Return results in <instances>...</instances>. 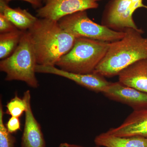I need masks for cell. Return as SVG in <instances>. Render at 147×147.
<instances>
[{"label":"cell","instance_id":"6da1fadb","mask_svg":"<svg viewBox=\"0 0 147 147\" xmlns=\"http://www.w3.org/2000/svg\"><path fill=\"white\" fill-rule=\"evenodd\" d=\"M28 32L39 65L55 66L57 62L68 53L76 38L61 27L57 21L38 19Z\"/></svg>","mask_w":147,"mask_h":147},{"label":"cell","instance_id":"7a4b0ae2","mask_svg":"<svg viewBox=\"0 0 147 147\" xmlns=\"http://www.w3.org/2000/svg\"><path fill=\"white\" fill-rule=\"evenodd\" d=\"M124 36L110 42L105 56L94 71L104 77L118 76L127 67L137 61L147 59V38L142 29H127Z\"/></svg>","mask_w":147,"mask_h":147},{"label":"cell","instance_id":"3957f363","mask_svg":"<svg viewBox=\"0 0 147 147\" xmlns=\"http://www.w3.org/2000/svg\"><path fill=\"white\" fill-rule=\"evenodd\" d=\"M110 42L77 38L70 51L56 63L58 68L71 73H92L108 51Z\"/></svg>","mask_w":147,"mask_h":147},{"label":"cell","instance_id":"277c9868","mask_svg":"<svg viewBox=\"0 0 147 147\" xmlns=\"http://www.w3.org/2000/svg\"><path fill=\"white\" fill-rule=\"evenodd\" d=\"M37 65L31 40L26 31L12 55L0 62V70L6 74L5 81H22L29 86L36 88L39 86L35 75Z\"/></svg>","mask_w":147,"mask_h":147},{"label":"cell","instance_id":"5b68a950","mask_svg":"<svg viewBox=\"0 0 147 147\" xmlns=\"http://www.w3.org/2000/svg\"><path fill=\"white\" fill-rule=\"evenodd\" d=\"M58 22L63 29L76 38L85 37L111 42L121 39L125 34L92 21L86 11L65 16Z\"/></svg>","mask_w":147,"mask_h":147},{"label":"cell","instance_id":"8992f818","mask_svg":"<svg viewBox=\"0 0 147 147\" xmlns=\"http://www.w3.org/2000/svg\"><path fill=\"white\" fill-rule=\"evenodd\" d=\"M143 0H110L102 13L101 25L118 32L127 29H138L133 18L137 9L147 6Z\"/></svg>","mask_w":147,"mask_h":147},{"label":"cell","instance_id":"52a82bcc","mask_svg":"<svg viewBox=\"0 0 147 147\" xmlns=\"http://www.w3.org/2000/svg\"><path fill=\"white\" fill-rule=\"evenodd\" d=\"M44 3L36 9L37 17L57 22L67 15L98 7L95 0H44Z\"/></svg>","mask_w":147,"mask_h":147},{"label":"cell","instance_id":"ba28073f","mask_svg":"<svg viewBox=\"0 0 147 147\" xmlns=\"http://www.w3.org/2000/svg\"><path fill=\"white\" fill-rule=\"evenodd\" d=\"M36 71L38 73L50 74L65 77L88 89L102 93L111 83L107 81L104 76L94 72L86 74L71 73L55 66L37 64Z\"/></svg>","mask_w":147,"mask_h":147},{"label":"cell","instance_id":"9c48e42d","mask_svg":"<svg viewBox=\"0 0 147 147\" xmlns=\"http://www.w3.org/2000/svg\"><path fill=\"white\" fill-rule=\"evenodd\" d=\"M111 100L126 104L133 110L147 107V93L127 86L120 82L112 83L102 93Z\"/></svg>","mask_w":147,"mask_h":147},{"label":"cell","instance_id":"30bf717a","mask_svg":"<svg viewBox=\"0 0 147 147\" xmlns=\"http://www.w3.org/2000/svg\"><path fill=\"white\" fill-rule=\"evenodd\" d=\"M116 137L147 138V107L133 110L120 126L106 131Z\"/></svg>","mask_w":147,"mask_h":147},{"label":"cell","instance_id":"8fae6325","mask_svg":"<svg viewBox=\"0 0 147 147\" xmlns=\"http://www.w3.org/2000/svg\"><path fill=\"white\" fill-rule=\"evenodd\" d=\"M24 97L27 104L25 122L21 138V147H45V142L41 127L33 113L31 105V94L28 90Z\"/></svg>","mask_w":147,"mask_h":147},{"label":"cell","instance_id":"7c38bea8","mask_svg":"<svg viewBox=\"0 0 147 147\" xmlns=\"http://www.w3.org/2000/svg\"><path fill=\"white\" fill-rule=\"evenodd\" d=\"M118 76L119 81L122 84L147 93V59L130 65Z\"/></svg>","mask_w":147,"mask_h":147},{"label":"cell","instance_id":"4fadbf2b","mask_svg":"<svg viewBox=\"0 0 147 147\" xmlns=\"http://www.w3.org/2000/svg\"><path fill=\"white\" fill-rule=\"evenodd\" d=\"M0 13L8 18L17 29L23 31L28 30L38 19L26 9L11 8L4 0H0Z\"/></svg>","mask_w":147,"mask_h":147},{"label":"cell","instance_id":"5bb4252c","mask_svg":"<svg viewBox=\"0 0 147 147\" xmlns=\"http://www.w3.org/2000/svg\"><path fill=\"white\" fill-rule=\"evenodd\" d=\"M97 146L105 147H147V138L140 137H120L101 133L95 138Z\"/></svg>","mask_w":147,"mask_h":147},{"label":"cell","instance_id":"9a60e30c","mask_svg":"<svg viewBox=\"0 0 147 147\" xmlns=\"http://www.w3.org/2000/svg\"><path fill=\"white\" fill-rule=\"evenodd\" d=\"M25 31L17 30L0 34V59L3 60L12 55L18 47Z\"/></svg>","mask_w":147,"mask_h":147},{"label":"cell","instance_id":"2e32d148","mask_svg":"<svg viewBox=\"0 0 147 147\" xmlns=\"http://www.w3.org/2000/svg\"><path fill=\"white\" fill-rule=\"evenodd\" d=\"M6 114L11 117L19 118L27 110V104L26 99L16 94L15 96L7 102Z\"/></svg>","mask_w":147,"mask_h":147},{"label":"cell","instance_id":"e0dca14e","mask_svg":"<svg viewBox=\"0 0 147 147\" xmlns=\"http://www.w3.org/2000/svg\"><path fill=\"white\" fill-rule=\"evenodd\" d=\"M15 137L9 132L3 122V115H0V147H15Z\"/></svg>","mask_w":147,"mask_h":147},{"label":"cell","instance_id":"ac0fdd59","mask_svg":"<svg viewBox=\"0 0 147 147\" xmlns=\"http://www.w3.org/2000/svg\"><path fill=\"white\" fill-rule=\"evenodd\" d=\"M18 30L3 14L0 13V34L6 33Z\"/></svg>","mask_w":147,"mask_h":147},{"label":"cell","instance_id":"d6986e66","mask_svg":"<svg viewBox=\"0 0 147 147\" xmlns=\"http://www.w3.org/2000/svg\"><path fill=\"white\" fill-rule=\"evenodd\" d=\"M6 127L11 134L15 133L21 129V123L19 118L11 117L6 124Z\"/></svg>","mask_w":147,"mask_h":147},{"label":"cell","instance_id":"ffe728a7","mask_svg":"<svg viewBox=\"0 0 147 147\" xmlns=\"http://www.w3.org/2000/svg\"><path fill=\"white\" fill-rule=\"evenodd\" d=\"M5 1L9 3L11 1L13 0H4ZM19 1H24L29 3L32 7L34 9H38L40 8L43 6V3H44V0H19Z\"/></svg>","mask_w":147,"mask_h":147},{"label":"cell","instance_id":"44dd1931","mask_svg":"<svg viewBox=\"0 0 147 147\" xmlns=\"http://www.w3.org/2000/svg\"><path fill=\"white\" fill-rule=\"evenodd\" d=\"M59 147H84L81 146H78V145L75 144H69L68 143H61L59 145ZM95 147H101L100 146H97Z\"/></svg>","mask_w":147,"mask_h":147},{"label":"cell","instance_id":"7402d4cb","mask_svg":"<svg viewBox=\"0 0 147 147\" xmlns=\"http://www.w3.org/2000/svg\"><path fill=\"white\" fill-rule=\"evenodd\" d=\"M95 1L97 2L98 1H102V0H95Z\"/></svg>","mask_w":147,"mask_h":147}]
</instances>
